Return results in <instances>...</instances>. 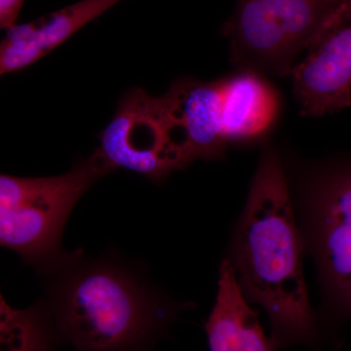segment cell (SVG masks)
Masks as SVG:
<instances>
[{
  "label": "cell",
  "instance_id": "6da1fadb",
  "mask_svg": "<svg viewBox=\"0 0 351 351\" xmlns=\"http://www.w3.org/2000/svg\"><path fill=\"white\" fill-rule=\"evenodd\" d=\"M233 269L249 301L265 308L274 348H316L318 331L302 271V242L279 157L263 152L232 245Z\"/></svg>",
  "mask_w": 351,
  "mask_h": 351
},
{
  "label": "cell",
  "instance_id": "7a4b0ae2",
  "mask_svg": "<svg viewBox=\"0 0 351 351\" xmlns=\"http://www.w3.org/2000/svg\"><path fill=\"white\" fill-rule=\"evenodd\" d=\"M49 289L59 339L75 351H151L166 336L178 307L137 274L77 252Z\"/></svg>",
  "mask_w": 351,
  "mask_h": 351
},
{
  "label": "cell",
  "instance_id": "3957f363",
  "mask_svg": "<svg viewBox=\"0 0 351 351\" xmlns=\"http://www.w3.org/2000/svg\"><path fill=\"white\" fill-rule=\"evenodd\" d=\"M112 172L98 151L64 175L47 178L0 176V243L27 265L54 274L77 251L62 248L69 214L97 180Z\"/></svg>",
  "mask_w": 351,
  "mask_h": 351
},
{
  "label": "cell",
  "instance_id": "277c9868",
  "mask_svg": "<svg viewBox=\"0 0 351 351\" xmlns=\"http://www.w3.org/2000/svg\"><path fill=\"white\" fill-rule=\"evenodd\" d=\"M343 0H237L223 27L233 64L245 71L290 76Z\"/></svg>",
  "mask_w": 351,
  "mask_h": 351
},
{
  "label": "cell",
  "instance_id": "5b68a950",
  "mask_svg": "<svg viewBox=\"0 0 351 351\" xmlns=\"http://www.w3.org/2000/svg\"><path fill=\"white\" fill-rule=\"evenodd\" d=\"M164 135L179 169L196 159L225 156L228 138L223 124V80L182 78L156 97Z\"/></svg>",
  "mask_w": 351,
  "mask_h": 351
},
{
  "label": "cell",
  "instance_id": "8992f818",
  "mask_svg": "<svg viewBox=\"0 0 351 351\" xmlns=\"http://www.w3.org/2000/svg\"><path fill=\"white\" fill-rule=\"evenodd\" d=\"M291 77L304 115L351 106V0H343Z\"/></svg>",
  "mask_w": 351,
  "mask_h": 351
},
{
  "label": "cell",
  "instance_id": "52a82bcc",
  "mask_svg": "<svg viewBox=\"0 0 351 351\" xmlns=\"http://www.w3.org/2000/svg\"><path fill=\"white\" fill-rule=\"evenodd\" d=\"M100 142L97 151L112 171L124 168L159 182L179 170L164 135L156 97L138 88L124 95Z\"/></svg>",
  "mask_w": 351,
  "mask_h": 351
},
{
  "label": "cell",
  "instance_id": "ba28073f",
  "mask_svg": "<svg viewBox=\"0 0 351 351\" xmlns=\"http://www.w3.org/2000/svg\"><path fill=\"white\" fill-rule=\"evenodd\" d=\"M311 244L337 308L351 316V167L323 182L311 216Z\"/></svg>",
  "mask_w": 351,
  "mask_h": 351
},
{
  "label": "cell",
  "instance_id": "9c48e42d",
  "mask_svg": "<svg viewBox=\"0 0 351 351\" xmlns=\"http://www.w3.org/2000/svg\"><path fill=\"white\" fill-rule=\"evenodd\" d=\"M210 351H276L242 292L232 263L219 267L216 302L205 323Z\"/></svg>",
  "mask_w": 351,
  "mask_h": 351
},
{
  "label": "cell",
  "instance_id": "30bf717a",
  "mask_svg": "<svg viewBox=\"0 0 351 351\" xmlns=\"http://www.w3.org/2000/svg\"><path fill=\"white\" fill-rule=\"evenodd\" d=\"M278 110L276 92L253 71L223 80V124L230 141L257 137L267 130Z\"/></svg>",
  "mask_w": 351,
  "mask_h": 351
},
{
  "label": "cell",
  "instance_id": "8fae6325",
  "mask_svg": "<svg viewBox=\"0 0 351 351\" xmlns=\"http://www.w3.org/2000/svg\"><path fill=\"white\" fill-rule=\"evenodd\" d=\"M59 339L49 309L34 306L17 311L0 299L1 351H53Z\"/></svg>",
  "mask_w": 351,
  "mask_h": 351
},
{
  "label": "cell",
  "instance_id": "7c38bea8",
  "mask_svg": "<svg viewBox=\"0 0 351 351\" xmlns=\"http://www.w3.org/2000/svg\"><path fill=\"white\" fill-rule=\"evenodd\" d=\"M121 0H82L21 27L44 56Z\"/></svg>",
  "mask_w": 351,
  "mask_h": 351
},
{
  "label": "cell",
  "instance_id": "4fadbf2b",
  "mask_svg": "<svg viewBox=\"0 0 351 351\" xmlns=\"http://www.w3.org/2000/svg\"><path fill=\"white\" fill-rule=\"evenodd\" d=\"M25 0H0V27L4 31L17 25Z\"/></svg>",
  "mask_w": 351,
  "mask_h": 351
}]
</instances>
